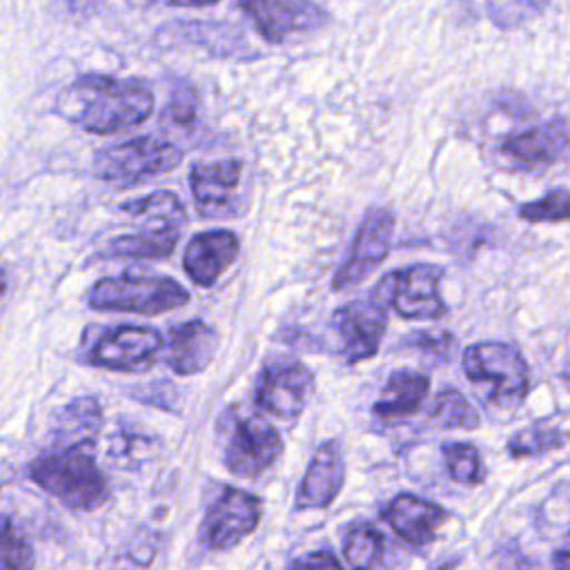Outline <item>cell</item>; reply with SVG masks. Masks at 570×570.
Returning <instances> with one entry per match:
<instances>
[{
	"mask_svg": "<svg viewBox=\"0 0 570 570\" xmlns=\"http://www.w3.org/2000/svg\"><path fill=\"white\" fill-rule=\"evenodd\" d=\"M332 321L345 343L347 363L372 358L379 352L383 332L387 327V314L372 298L338 307Z\"/></svg>",
	"mask_w": 570,
	"mask_h": 570,
	"instance_id": "cell-15",
	"label": "cell"
},
{
	"mask_svg": "<svg viewBox=\"0 0 570 570\" xmlns=\"http://www.w3.org/2000/svg\"><path fill=\"white\" fill-rule=\"evenodd\" d=\"M441 454H443L445 468L454 481L465 483V485H476L485 479V468H483L481 454L472 443H445Z\"/></svg>",
	"mask_w": 570,
	"mask_h": 570,
	"instance_id": "cell-25",
	"label": "cell"
},
{
	"mask_svg": "<svg viewBox=\"0 0 570 570\" xmlns=\"http://www.w3.org/2000/svg\"><path fill=\"white\" fill-rule=\"evenodd\" d=\"M238 7L272 45H281L296 33L321 29L330 20L314 0H238Z\"/></svg>",
	"mask_w": 570,
	"mask_h": 570,
	"instance_id": "cell-9",
	"label": "cell"
},
{
	"mask_svg": "<svg viewBox=\"0 0 570 570\" xmlns=\"http://www.w3.org/2000/svg\"><path fill=\"white\" fill-rule=\"evenodd\" d=\"M294 566L296 568H327V566H341V561L332 554V552H312L307 557H301V559H294Z\"/></svg>",
	"mask_w": 570,
	"mask_h": 570,
	"instance_id": "cell-31",
	"label": "cell"
},
{
	"mask_svg": "<svg viewBox=\"0 0 570 570\" xmlns=\"http://www.w3.org/2000/svg\"><path fill=\"white\" fill-rule=\"evenodd\" d=\"M552 566H557V568H570V550H559V552H554Z\"/></svg>",
	"mask_w": 570,
	"mask_h": 570,
	"instance_id": "cell-33",
	"label": "cell"
},
{
	"mask_svg": "<svg viewBox=\"0 0 570 570\" xmlns=\"http://www.w3.org/2000/svg\"><path fill=\"white\" fill-rule=\"evenodd\" d=\"M568 381H570V365H568V370H566V374H563Z\"/></svg>",
	"mask_w": 570,
	"mask_h": 570,
	"instance_id": "cell-35",
	"label": "cell"
},
{
	"mask_svg": "<svg viewBox=\"0 0 570 570\" xmlns=\"http://www.w3.org/2000/svg\"><path fill=\"white\" fill-rule=\"evenodd\" d=\"M570 145L568 129L561 120L519 131L501 142V151L523 167H543L557 163Z\"/></svg>",
	"mask_w": 570,
	"mask_h": 570,
	"instance_id": "cell-20",
	"label": "cell"
},
{
	"mask_svg": "<svg viewBox=\"0 0 570 570\" xmlns=\"http://www.w3.org/2000/svg\"><path fill=\"white\" fill-rule=\"evenodd\" d=\"M465 376L476 385H490L488 401L512 407L530 387V367L521 352L508 343H474L461 358Z\"/></svg>",
	"mask_w": 570,
	"mask_h": 570,
	"instance_id": "cell-6",
	"label": "cell"
},
{
	"mask_svg": "<svg viewBox=\"0 0 570 570\" xmlns=\"http://www.w3.org/2000/svg\"><path fill=\"white\" fill-rule=\"evenodd\" d=\"M283 452L281 434L258 416H243L234 423L225 445V465L236 476H258Z\"/></svg>",
	"mask_w": 570,
	"mask_h": 570,
	"instance_id": "cell-11",
	"label": "cell"
},
{
	"mask_svg": "<svg viewBox=\"0 0 570 570\" xmlns=\"http://www.w3.org/2000/svg\"><path fill=\"white\" fill-rule=\"evenodd\" d=\"M407 343L419 350H428L432 356H448L454 345V336L448 332H419L410 334Z\"/></svg>",
	"mask_w": 570,
	"mask_h": 570,
	"instance_id": "cell-30",
	"label": "cell"
},
{
	"mask_svg": "<svg viewBox=\"0 0 570 570\" xmlns=\"http://www.w3.org/2000/svg\"><path fill=\"white\" fill-rule=\"evenodd\" d=\"M154 111V94L140 80L89 73L56 98V114L89 134H118L142 125Z\"/></svg>",
	"mask_w": 570,
	"mask_h": 570,
	"instance_id": "cell-1",
	"label": "cell"
},
{
	"mask_svg": "<svg viewBox=\"0 0 570 570\" xmlns=\"http://www.w3.org/2000/svg\"><path fill=\"white\" fill-rule=\"evenodd\" d=\"M4 292H7V274L0 269V298Z\"/></svg>",
	"mask_w": 570,
	"mask_h": 570,
	"instance_id": "cell-34",
	"label": "cell"
},
{
	"mask_svg": "<svg viewBox=\"0 0 570 570\" xmlns=\"http://www.w3.org/2000/svg\"><path fill=\"white\" fill-rule=\"evenodd\" d=\"M189 292L167 276H111L100 278L89 292V305L100 312H134L145 316L183 307Z\"/></svg>",
	"mask_w": 570,
	"mask_h": 570,
	"instance_id": "cell-5",
	"label": "cell"
},
{
	"mask_svg": "<svg viewBox=\"0 0 570 570\" xmlns=\"http://www.w3.org/2000/svg\"><path fill=\"white\" fill-rule=\"evenodd\" d=\"M196 107H198V98H196V91L185 85V82H178L174 89H171V96H169V102L165 107V118L171 120L174 125H180V127H189L196 118Z\"/></svg>",
	"mask_w": 570,
	"mask_h": 570,
	"instance_id": "cell-29",
	"label": "cell"
},
{
	"mask_svg": "<svg viewBox=\"0 0 570 570\" xmlns=\"http://www.w3.org/2000/svg\"><path fill=\"white\" fill-rule=\"evenodd\" d=\"M33 552L9 517H0V568H29Z\"/></svg>",
	"mask_w": 570,
	"mask_h": 570,
	"instance_id": "cell-28",
	"label": "cell"
},
{
	"mask_svg": "<svg viewBox=\"0 0 570 570\" xmlns=\"http://www.w3.org/2000/svg\"><path fill=\"white\" fill-rule=\"evenodd\" d=\"M243 163L238 158L198 163L191 167L189 187L196 209L205 218H229L238 216L236 187L240 183Z\"/></svg>",
	"mask_w": 570,
	"mask_h": 570,
	"instance_id": "cell-13",
	"label": "cell"
},
{
	"mask_svg": "<svg viewBox=\"0 0 570 570\" xmlns=\"http://www.w3.org/2000/svg\"><path fill=\"white\" fill-rule=\"evenodd\" d=\"M314 374L303 363L267 365L256 385V405L278 419H296L309 403Z\"/></svg>",
	"mask_w": 570,
	"mask_h": 570,
	"instance_id": "cell-12",
	"label": "cell"
},
{
	"mask_svg": "<svg viewBox=\"0 0 570 570\" xmlns=\"http://www.w3.org/2000/svg\"><path fill=\"white\" fill-rule=\"evenodd\" d=\"M343 554L352 568H376L385 554L383 534L370 523H356L345 537Z\"/></svg>",
	"mask_w": 570,
	"mask_h": 570,
	"instance_id": "cell-23",
	"label": "cell"
},
{
	"mask_svg": "<svg viewBox=\"0 0 570 570\" xmlns=\"http://www.w3.org/2000/svg\"><path fill=\"white\" fill-rule=\"evenodd\" d=\"M519 216L528 223L570 220V191L568 189H552L543 198L521 205Z\"/></svg>",
	"mask_w": 570,
	"mask_h": 570,
	"instance_id": "cell-27",
	"label": "cell"
},
{
	"mask_svg": "<svg viewBox=\"0 0 570 570\" xmlns=\"http://www.w3.org/2000/svg\"><path fill=\"white\" fill-rule=\"evenodd\" d=\"M183 151L158 136H140L96 151L94 176L114 187H131L176 169Z\"/></svg>",
	"mask_w": 570,
	"mask_h": 570,
	"instance_id": "cell-4",
	"label": "cell"
},
{
	"mask_svg": "<svg viewBox=\"0 0 570 570\" xmlns=\"http://www.w3.org/2000/svg\"><path fill=\"white\" fill-rule=\"evenodd\" d=\"M568 441V434L557 428H525L508 441V452L514 459L539 456L559 450Z\"/></svg>",
	"mask_w": 570,
	"mask_h": 570,
	"instance_id": "cell-26",
	"label": "cell"
},
{
	"mask_svg": "<svg viewBox=\"0 0 570 570\" xmlns=\"http://www.w3.org/2000/svg\"><path fill=\"white\" fill-rule=\"evenodd\" d=\"M392 234H394V216L383 209L372 212L361 223V227L354 236L350 256L334 274V281H332L334 289L341 292L345 287L361 283L379 263H383V258L390 252Z\"/></svg>",
	"mask_w": 570,
	"mask_h": 570,
	"instance_id": "cell-14",
	"label": "cell"
},
{
	"mask_svg": "<svg viewBox=\"0 0 570 570\" xmlns=\"http://www.w3.org/2000/svg\"><path fill=\"white\" fill-rule=\"evenodd\" d=\"M381 519L410 546H428L436 539V530L448 519L445 510L423 497L396 494L381 512Z\"/></svg>",
	"mask_w": 570,
	"mask_h": 570,
	"instance_id": "cell-16",
	"label": "cell"
},
{
	"mask_svg": "<svg viewBox=\"0 0 570 570\" xmlns=\"http://www.w3.org/2000/svg\"><path fill=\"white\" fill-rule=\"evenodd\" d=\"M102 428V407L94 396H80L60 407L53 421L56 448H94Z\"/></svg>",
	"mask_w": 570,
	"mask_h": 570,
	"instance_id": "cell-21",
	"label": "cell"
},
{
	"mask_svg": "<svg viewBox=\"0 0 570 570\" xmlns=\"http://www.w3.org/2000/svg\"><path fill=\"white\" fill-rule=\"evenodd\" d=\"M165 338L158 330L147 325H118L105 332L89 352V363L114 372H145L149 370Z\"/></svg>",
	"mask_w": 570,
	"mask_h": 570,
	"instance_id": "cell-8",
	"label": "cell"
},
{
	"mask_svg": "<svg viewBox=\"0 0 570 570\" xmlns=\"http://www.w3.org/2000/svg\"><path fill=\"white\" fill-rule=\"evenodd\" d=\"M218 347V336L200 318L185 321L169 330L167 336V365L183 376L203 372Z\"/></svg>",
	"mask_w": 570,
	"mask_h": 570,
	"instance_id": "cell-19",
	"label": "cell"
},
{
	"mask_svg": "<svg viewBox=\"0 0 570 570\" xmlns=\"http://www.w3.org/2000/svg\"><path fill=\"white\" fill-rule=\"evenodd\" d=\"M131 216H142L147 227L136 234L116 236L102 249V258H167L187 223V212L174 191H154L120 205Z\"/></svg>",
	"mask_w": 570,
	"mask_h": 570,
	"instance_id": "cell-3",
	"label": "cell"
},
{
	"mask_svg": "<svg viewBox=\"0 0 570 570\" xmlns=\"http://www.w3.org/2000/svg\"><path fill=\"white\" fill-rule=\"evenodd\" d=\"M261 499L240 488H225L207 510L203 539L212 550H229L252 534L261 521Z\"/></svg>",
	"mask_w": 570,
	"mask_h": 570,
	"instance_id": "cell-10",
	"label": "cell"
},
{
	"mask_svg": "<svg viewBox=\"0 0 570 570\" xmlns=\"http://www.w3.org/2000/svg\"><path fill=\"white\" fill-rule=\"evenodd\" d=\"M345 481V461L336 441H325L314 452L296 494L298 510L327 508Z\"/></svg>",
	"mask_w": 570,
	"mask_h": 570,
	"instance_id": "cell-18",
	"label": "cell"
},
{
	"mask_svg": "<svg viewBox=\"0 0 570 570\" xmlns=\"http://www.w3.org/2000/svg\"><path fill=\"white\" fill-rule=\"evenodd\" d=\"M441 276L443 269L430 263L394 269L374 285L370 298L385 312L392 309L403 318H441L445 314L439 287Z\"/></svg>",
	"mask_w": 570,
	"mask_h": 570,
	"instance_id": "cell-7",
	"label": "cell"
},
{
	"mask_svg": "<svg viewBox=\"0 0 570 570\" xmlns=\"http://www.w3.org/2000/svg\"><path fill=\"white\" fill-rule=\"evenodd\" d=\"M238 249H240V243L234 232L229 229L203 232L189 240L183 254V267L196 285L209 287L236 261Z\"/></svg>",
	"mask_w": 570,
	"mask_h": 570,
	"instance_id": "cell-17",
	"label": "cell"
},
{
	"mask_svg": "<svg viewBox=\"0 0 570 570\" xmlns=\"http://www.w3.org/2000/svg\"><path fill=\"white\" fill-rule=\"evenodd\" d=\"M430 419L443 430H474L481 423L474 405L456 390H443L441 394H436Z\"/></svg>",
	"mask_w": 570,
	"mask_h": 570,
	"instance_id": "cell-24",
	"label": "cell"
},
{
	"mask_svg": "<svg viewBox=\"0 0 570 570\" xmlns=\"http://www.w3.org/2000/svg\"><path fill=\"white\" fill-rule=\"evenodd\" d=\"M29 476L71 510H96L109 494L89 448H56L29 465Z\"/></svg>",
	"mask_w": 570,
	"mask_h": 570,
	"instance_id": "cell-2",
	"label": "cell"
},
{
	"mask_svg": "<svg viewBox=\"0 0 570 570\" xmlns=\"http://www.w3.org/2000/svg\"><path fill=\"white\" fill-rule=\"evenodd\" d=\"M430 390V379L414 370H396L390 374L374 403V414L381 419H399L414 414L425 401Z\"/></svg>",
	"mask_w": 570,
	"mask_h": 570,
	"instance_id": "cell-22",
	"label": "cell"
},
{
	"mask_svg": "<svg viewBox=\"0 0 570 570\" xmlns=\"http://www.w3.org/2000/svg\"><path fill=\"white\" fill-rule=\"evenodd\" d=\"M568 537H570V528H568Z\"/></svg>",
	"mask_w": 570,
	"mask_h": 570,
	"instance_id": "cell-36",
	"label": "cell"
},
{
	"mask_svg": "<svg viewBox=\"0 0 570 570\" xmlns=\"http://www.w3.org/2000/svg\"><path fill=\"white\" fill-rule=\"evenodd\" d=\"M136 4L142 7H151V4H160V7H207V4H216L220 0H134Z\"/></svg>",
	"mask_w": 570,
	"mask_h": 570,
	"instance_id": "cell-32",
	"label": "cell"
}]
</instances>
